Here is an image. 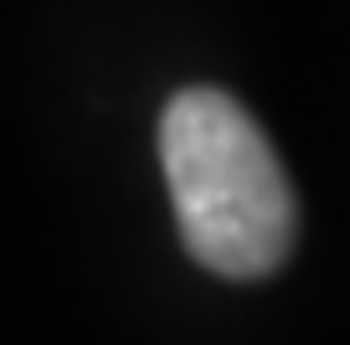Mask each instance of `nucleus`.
<instances>
[{
    "mask_svg": "<svg viewBox=\"0 0 350 345\" xmlns=\"http://www.w3.org/2000/svg\"><path fill=\"white\" fill-rule=\"evenodd\" d=\"M160 165L191 258L221 279H268L299 242V196L268 134L221 88H186L160 114Z\"/></svg>",
    "mask_w": 350,
    "mask_h": 345,
    "instance_id": "1",
    "label": "nucleus"
}]
</instances>
